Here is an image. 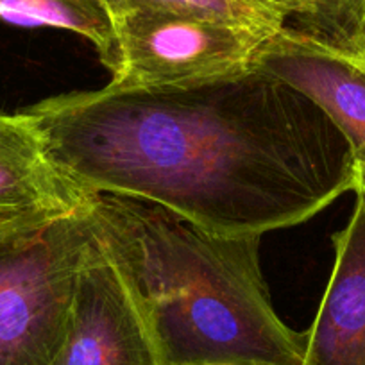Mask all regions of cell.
<instances>
[{
  "instance_id": "1",
  "label": "cell",
  "mask_w": 365,
  "mask_h": 365,
  "mask_svg": "<svg viewBox=\"0 0 365 365\" xmlns=\"http://www.w3.org/2000/svg\"><path fill=\"white\" fill-rule=\"evenodd\" d=\"M26 113L81 188L161 206L222 237L299 226L356 188L346 135L259 68L192 88L73 91Z\"/></svg>"
},
{
  "instance_id": "2",
  "label": "cell",
  "mask_w": 365,
  "mask_h": 365,
  "mask_svg": "<svg viewBox=\"0 0 365 365\" xmlns=\"http://www.w3.org/2000/svg\"><path fill=\"white\" fill-rule=\"evenodd\" d=\"M97 244L129 287L160 365H304V331L272 307L259 238L210 233L175 213L90 194Z\"/></svg>"
},
{
  "instance_id": "3",
  "label": "cell",
  "mask_w": 365,
  "mask_h": 365,
  "mask_svg": "<svg viewBox=\"0 0 365 365\" xmlns=\"http://www.w3.org/2000/svg\"><path fill=\"white\" fill-rule=\"evenodd\" d=\"M96 247L88 208L0 235V365H54L68 335L73 294Z\"/></svg>"
},
{
  "instance_id": "4",
  "label": "cell",
  "mask_w": 365,
  "mask_h": 365,
  "mask_svg": "<svg viewBox=\"0 0 365 365\" xmlns=\"http://www.w3.org/2000/svg\"><path fill=\"white\" fill-rule=\"evenodd\" d=\"M120 65L108 90L192 88L256 68L272 34L230 20L167 9H135L113 19Z\"/></svg>"
},
{
  "instance_id": "5",
  "label": "cell",
  "mask_w": 365,
  "mask_h": 365,
  "mask_svg": "<svg viewBox=\"0 0 365 365\" xmlns=\"http://www.w3.org/2000/svg\"><path fill=\"white\" fill-rule=\"evenodd\" d=\"M54 365H160L131 290L97 238L77 279L68 335Z\"/></svg>"
},
{
  "instance_id": "6",
  "label": "cell",
  "mask_w": 365,
  "mask_h": 365,
  "mask_svg": "<svg viewBox=\"0 0 365 365\" xmlns=\"http://www.w3.org/2000/svg\"><path fill=\"white\" fill-rule=\"evenodd\" d=\"M256 68L303 91L346 135L365 160V41L336 48L285 26L263 43Z\"/></svg>"
},
{
  "instance_id": "7",
  "label": "cell",
  "mask_w": 365,
  "mask_h": 365,
  "mask_svg": "<svg viewBox=\"0 0 365 365\" xmlns=\"http://www.w3.org/2000/svg\"><path fill=\"white\" fill-rule=\"evenodd\" d=\"M88 202L90 192L52 161L33 118L0 113V235L68 219Z\"/></svg>"
},
{
  "instance_id": "8",
  "label": "cell",
  "mask_w": 365,
  "mask_h": 365,
  "mask_svg": "<svg viewBox=\"0 0 365 365\" xmlns=\"http://www.w3.org/2000/svg\"><path fill=\"white\" fill-rule=\"evenodd\" d=\"M0 19L19 27H52L84 38L115 73L120 65L117 33L103 0H0Z\"/></svg>"
},
{
  "instance_id": "9",
  "label": "cell",
  "mask_w": 365,
  "mask_h": 365,
  "mask_svg": "<svg viewBox=\"0 0 365 365\" xmlns=\"http://www.w3.org/2000/svg\"><path fill=\"white\" fill-rule=\"evenodd\" d=\"M111 20L135 9H167L242 24L274 34L294 16L287 0H103Z\"/></svg>"
},
{
  "instance_id": "10",
  "label": "cell",
  "mask_w": 365,
  "mask_h": 365,
  "mask_svg": "<svg viewBox=\"0 0 365 365\" xmlns=\"http://www.w3.org/2000/svg\"><path fill=\"white\" fill-rule=\"evenodd\" d=\"M304 340V365H365V299L314 322Z\"/></svg>"
},
{
  "instance_id": "11",
  "label": "cell",
  "mask_w": 365,
  "mask_h": 365,
  "mask_svg": "<svg viewBox=\"0 0 365 365\" xmlns=\"http://www.w3.org/2000/svg\"><path fill=\"white\" fill-rule=\"evenodd\" d=\"M294 27L331 47H356L365 41V0H315L314 16Z\"/></svg>"
},
{
  "instance_id": "12",
  "label": "cell",
  "mask_w": 365,
  "mask_h": 365,
  "mask_svg": "<svg viewBox=\"0 0 365 365\" xmlns=\"http://www.w3.org/2000/svg\"><path fill=\"white\" fill-rule=\"evenodd\" d=\"M294 9V16H297V26L308 22L315 13V0H287Z\"/></svg>"
},
{
  "instance_id": "13",
  "label": "cell",
  "mask_w": 365,
  "mask_h": 365,
  "mask_svg": "<svg viewBox=\"0 0 365 365\" xmlns=\"http://www.w3.org/2000/svg\"><path fill=\"white\" fill-rule=\"evenodd\" d=\"M354 192H360L365 197V160L356 158V188Z\"/></svg>"
}]
</instances>
